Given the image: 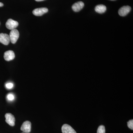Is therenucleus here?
<instances>
[{
    "instance_id": "f3484780",
    "label": "nucleus",
    "mask_w": 133,
    "mask_h": 133,
    "mask_svg": "<svg viewBox=\"0 0 133 133\" xmlns=\"http://www.w3.org/2000/svg\"><path fill=\"white\" fill-rule=\"evenodd\" d=\"M37 2H41L42 1H44V0H35Z\"/></svg>"
},
{
    "instance_id": "20e7f679",
    "label": "nucleus",
    "mask_w": 133,
    "mask_h": 133,
    "mask_svg": "<svg viewBox=\"0 0 133 133\" xmlns=\"http://www.w3.org/2000/svg\"><path fill=\"white\" fill-rule=\"evenodd\" d=\"M5 117L6 118L5 121L7 123L12 127L15 126V119L14 115L10 113H7L5 114Z\"/></svg>"
},
{
    "instance_id": "423d86ee",
    "label": "nucleus",
    "mask_w": 133,
    "mask_h": 133,
    "mask_svg": "<svg viewBox=\"0 0 133 133\" xmlns=\"http://www.w3.org/2000/svg\"><path fill=\"white\" fill-rule=\"evenodd\" d=\"M48 12V9L47 8H38L34 9L33 11V14L36 16H39L43 15Z\"/></svg>"
},
{
    "instance_id": "f03ea898",
    "label": "nucleus",
    "mask_w": 133,
    "mask_h": 133,
    "mask_svg": "<svg viewBox=\"0 0 133 133\" xmlns=\"http://www.w3.org/2000/svg\"><path fill=\"white\" fill-rule=\"evenodd\" d=\"M19 23L18 22L10 19H8L6 23V26L7 28L11 30L16 29Z\"/></svg>"
},
{
    "instance_id": "f257e3e1",
    "label": "nucleus",
    "mask_w": 133,
    "mask_h": 133,
    "mask_svg": "<svg viewBox=\"0 0 133 133\" xmlns=\"http://www.w3.org/2000/svg\"><path fill=\"white\" fill-rule=\"evenodd\" d=\"M10 41L12 44H15L16 42L19 38V31L16 29L12 30L10 33L9 35Z\"/></svg>"
},
{
    "instance_id": "4468645a",
    "label": "nucleus",
    "mask_w": 133,
    "mask_h": 133,
    "mask_svg": "<svg viewBox=\"0 0 133 133\" xmlns=\"http://www.w3.org/2000/svg\"><path fill=\"white\" fill-rule=\"evenodd\" d=\"M8 99L9 101H13L14 99V96L13 95V94H8L7 96Z\"/></svg>"
},
{
    "instance_id": "6e6552de",
    "label": "nucleus",
    "mask_w": 133,
    "mask_h": 133,
    "mask_svg": "<svg viewBox=\"0 0 133 133\" xmlns=\"http://www.w3.org/2000/svg\"><path fill=\"white\" fill-rule=\"evenodd\" d=\"M15 58V54L14 51L8 50L6 51L4 53V58L7 61H10L13 60Z\"/></svg>"
},
{
    "instance_id": "1a4fd4ad",
    "label": "nucleus",
    "mask_w": 133,
    "mask_h": 133,
    "mask_svg": "<svg viewBox=\"0 0 133 133\" xmlns=\"http://www.w3.org/2000/svg\"><path fill=\"white\" fill-rule=\"evenodd\" d=\"M84 6L83 2L79 1L75 3L72 6V8L73 11L75 12H78L81 10Z\"/></svg>"
},
{
    "instance_id": "f8f14e48",
    "label": "nucleus",
    "mask_w": 133,
    "mask_h": 133,
    "mask_svg": "<svg viewBox=\"0 0 133 133\" xmlns=\"http://www.w3.org/2000/svg\"><path fill=\"white\" fill-rule=\"evenodd\" d=\"M105 133V127L104 125H100L98 129L97 133Z\"/></svg>"
},
{
    "instance_id": "9d476101",
    "label": "nucleus",
    "mask_w": 133,
    "mask_h": 133,
    "mask_svg": "<svg viewBox=\"0 0 133 133\" xmlns=\"http://www.w3.org/2000/svg\"><path fill=\"white\" fill-rule=\"evenodd\" d=\"M63 133H77L74 129L68 124H65L63 125L62 128Z\"/></svg>"
},
{
    "instance_id": "ddd939ff",
    "label": "nucleus",
    "mask_w": 133,
    "mask_h": 133,
    "mask_svg": "<svg viewBox=\"0 0 133 133\" xmlns=\"http://www.w3.org/2000/svg\"><path fill=\"white\" fill-rule=\"evenodd\" d=\"M128 126L129 128L131 129L132 130L133 129V120L132 119L129 121L128 122Z\"/></svg>"
},
{
    "instance_id": "2eb2a0df",
    "label": "nucleus",
    "mask_w": 133,
    "mask_h": 133,
    "mask_svg": "<svg viewBox=\"0 0 133 133\" xmlns=\"http://www.w3.org/2000/svg\"><path fill=\"white\" fill-rule=\"evenodd\" d=\"M6 87L8 89H11L14 87V84L12 83H8L7 84H6Z\"/></svg>"
},
{
    "instance_id": "6ab92c4d",
    "label": "nucleus",
    "mask_w": 133,
    "mask_h": 133,
    "mask_svg": "<svg viewBox=\"0 0 133 133\" xmlns=\"http://www.w3.org/2000/svg\"></svg>"
},
{
    "instance_id": "7ed1b4c3",
    "label": "nucleus",
    "mask_w": 133,
    "mask_h": 133,
    "mask_svg": "<svg viewBox=\"0 0 133 133\" xmlns=\"http://www.w3.org/2000/svg\"><path fill=\"white\" fill-rule=\"evenodd\" d=\"M21 129L24 133H29L31 132V122L28 121L24 122L21 127Z\"/></svg>"
},
{
    "instance_id": "0eeeda50",
    "label": "nucleus",
    "mask_w": 133,
    "mask_h": 133,
    "mask_svg": "<svg viewBox=\"0 0 133 133\" xmlns=\"http://www.w3.org/2000/svg\"><path fill=\"white\" fill-rule=\"evenodd\" d=\"M131 8L129 6H124L119 10V15L121 16H125L131 11Z\"/></svg>"
},
{
    "instance_id": "a211bd4d",
    "label": "nucleus",
    "mask_w": 133,
    "mask_h": 133,
    "mask_svg": "<svg viewBox=\"0 0 133 133\" xmlns=\"http://www.w3.org/2000/svg\"><path fill=\"white\" fill-rule=\"evenodd\" d=\"M111 1H115V0H111Z\"/></svg>"
},
{
    "instance_id": "39448f33",
    "label": "nucleus",
    "mask_w": 133,
    "mask_h": 133,
    "mask_svg": "<svg viewBox=\"0 0 133 133\" xmlns=\"http://www.w3.org/2000/svg\"><path fill=\"white\" fill-rule=\"evenodd\" d=\"M9 35L5 33H0V42L5 45H8L10 42Z\"/></svg>"
},
{
    "instance_id": "9b49d317",
    "label": "nucleus",
    "mask_w": 133,
    "mask_h": 133,
    "mask_svg": "<svg viewBox=\"0 0 133 133\" xmlns=\"http://www.w3.org/2000/svg\"><path fill=\"white\" fill-rule=\"evenodd\" d=\"M95 10L98 13L102 14L106 11L107 8L105 6L103 5H98L95 6Z\"/></svg>"
},
{
    "instance_id": "dca6fc26",
    "label": "nucleus",
    "mask_w": 133,
    "mask_h": 133,
    "mask_svg": "<svg viewBox=\"0 0 133 133\" xmlns=\"http://www.w3.org/2000/svg\"><path fill=\"white\" fill-rule=\"evenodd\" d=\"M3 6V3H2L0 2V7H2Z\"/></svg>"
}]
</instances>
